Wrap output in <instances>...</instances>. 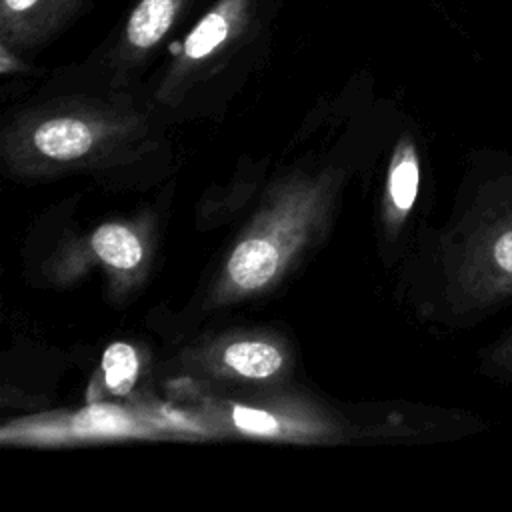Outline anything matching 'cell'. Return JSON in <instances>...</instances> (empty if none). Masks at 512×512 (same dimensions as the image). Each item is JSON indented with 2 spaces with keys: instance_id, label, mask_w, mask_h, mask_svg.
<instances>
[{
  "instance_id": "9c48e42d",
  "label": "cell",
  "mask_w": 512,
  "mask_h": 512,
  "mask_svg": "<svg viewBox=\"0 0 512 512\" xmlns=\"http://www.w3.org/2000/svg\"><path fill=\"white\" fill-rule=\"evenodd\" d=\"M486 370L496 382L512 384V326L504 330L486 352Z\"/></svg>"
},
{
  "instance_id": "ba28073f",
  "label": "cell",
  "mask_w": 512,
  "mask_h": 512,
  "mask_svg": "<svg viewBox=\"0 0 512 512\" xmlns=\"http://www.w3.org/2000/svg\"><path fill=\"white\" fill-rule=\"evenodd\" d=\"M418 186H420V170H418V160L414 154L408 150L402 158L396 160L392 172H390V198L394 206L402 212H408L418 196Z\"/></svg>"
},
{
  "instance_id": "8992f818",
  "label": "cell",
  "mask_w": 512,
  "mask_h": 512,
  "mask_svg": "<svg viewBox=\"0 0 512 512\" xmlns=\"http://www.w3.org/2000/svg\"><path fill=\"white\" fill-rule=\"evenodd\" d=\"M224 362L250 378H264L282 366L280 352L264 342H236L226 348Z\"/></svg>"
},
{
  "instance_id": "6da1fadb",
  "label": "cell",
  "mask_w": 512,
  "mask_h": 512,
  "mask_svg": "<svg viewBox=\"0 0 512 512\" xmlns=\"http://www.w3.org/2000/svg\"><path fill=\"white\" fill-rule=\"evenodd\" d=\"M210 4L212 0H134L116 30L112 50L126 64L142 62L184 26L190 28Z\"/></svg>"
},
{
  "instance_id": "52a82bcc",
  "label": "cell",
  "mask_w": 512,
  "mask_h": 512,
  "mask_svg": "<svg viewBox=\"0 0 512 512\" xmlns=\"http://www.w3.org/2000/svg\"><path fill=\"white\" fill-rule=\"evenodd\" d=\"M102 370H104L106 386L114 394H128L138 374V360L134 350L122 342L108 346L104 352Z\"/></svg>"
},
{
  "instance_id": "277c9868",
  "label": "cell",
  "mask_w": 512,
  "mask_h": 512,
  "mask_svg": "<svg viewBox=\"0 0 512 512\" xmlns=\"http://www.w3.org/2000/svg\"><path fill=\"white\" fill-rule=\"evenodd\" d=\"M278 268L276 248L262 238L244 240L228 260L230 278L244 290L264 286Z\"/></svg>"
},
{
  "instance_id": "3957f363",
  "label": "cell",
  "mask_w": 512,
  "mask_h": 512,
  "mask_svg": "<svg viewBox=\"0 0 512 512\" xmlns=\"http://www.w3.org/2000/svg\"><path fill=\"white\" fill-rule=\"evenodd\" d=\"M34 146L56 160H72L92 146L90 128L78 118H52L34 132Z\"/></svg>"
},
{
  "instance_id": "30bf717a",
  "label": "cell",
  "mask_w": 512,
  "mask_h": 512,
  "mask_svg": "<svg viewBox=\"0 0 512 512\" xmlns=\"http://www.w3.org/2000/svg\"><path fill=\"white\" fill-rule=\"evenodd\" d=\"M234 422L240 428H244L248 432H258V434H268V432L278 430V424L270 414H266L262 410L242 408V406L234 408Z\"/></svg>"
},
{
  "instance_id": "8fae6325",
  "label": "cell",
  "mask_w": 512,
  "mask_h": 512,
  "mask_svg": "<svg viewBox=\"0 0 512 512\" xmlns=\"http://www.w3.org/2000/svg\"><path fill=\"white\" fill-rule=\"evenodd\" d=\"M428 2H434V4H436V2H438V0H428Z\"/></svg>"
},
{
  "instance_id": "7a4b0ae2",
  "label": "cell",
  "mask_w": 512,
  "mask_h": 512,
  "mask_svg": "<svg viewBox=\"0 0 512 512\" xmlns=\"http://www.w3.org/2000/svg\"><path fill=\"white\" fill-rule=\"evenodd\" d=\"M94 0H0V38L4 48L44 44L84 16Z\"/></svg>"
},
{
  "instance_id": "5b68a950",
  "label": "cell",
  "mask_w": 512,
  "mask_h": 512,
  "mask_svg": "<svg viewBox=\"0 0 512 512\" xmlns=\"http://www.w3.org/2000/svg\"><path fill=\"white\" fill-rule=\"evenodd\" d=\"M92 246L96 254L110 266L128 270L134 268L142 258L140 240L120 224H104L94 232Z\"/></svg>"
}]
</instances>
